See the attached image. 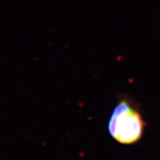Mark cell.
I'll return each instance as SVG.
<instances>
[{
  "instance_id": "obj_1",
  "label": "cell",
  "mask_w": 160,
  "mask_h": 160,
  "mask_svg": "<svg viewBox=\"0 0 160 160\" xmlns=\"http://www.w3.org/2000/svg\"><path fill=\"white\" fill-rule=\"evenodd\" d=\"M145 126V122L135 102L123 96L112 112L108 128L109 133L117 142L129 145L142 139Z\"/></svg>"
}]
</instances>
